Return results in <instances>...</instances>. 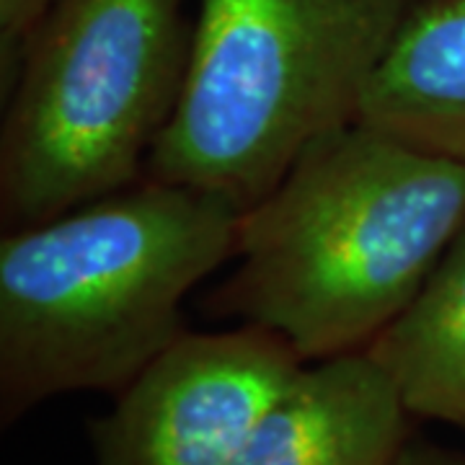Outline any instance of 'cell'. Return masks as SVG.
<instances>
[{
  "mask_svg": "<svg viewBox=\"0 0 465 465\" xmlns=\"http://www.w3.org/2000/svg\"><path fill=\"white\" fill-rule=\"evenodd\" d=\"M463 231L465 163L351 122L241 213L238 266L204 302L302 362L365 351Z\"/></svg>",
  "mask_w": 465,
  "mask_h": 465,
  "instance_id": "obj_1",
  "label": "cell"
},
{
  "mask_svg": "<svg viewBox=\"0 0 465 465\" xmlns=\"http://www.w3.org/2000/svg\"><path fill=\"white\" fill-rule=\"evenodd\" d=\"M231 200L143 176L0 241V424L116 396L186 333L183 300L235 256Z\"/></svg>",
  "mask_w": 465,
  "mask_h": 465,
  "instance_id": "obj_2",
  "label": "cell"
},
{
  "mask_svg": "<svg viewBox=\"0 0 465 465\" xmlns=\"http://www.w3.org/2000/svg\"><path fill=\"white\" fill-rule=\"evenodd\" d=\"M416 0H200L176 114L145 176L241 213L323 134L357 122Z\"/></svg>",
  "mask_w": 465,
  "mask_h": 465,
  "instance_id": "obj_3",
  "label": "cell"
},
{
  "mask_svg": "<svg viewBox=\"0 0 465 465\" xmlns=\"http://www.w3.org/2000/svg\"><path fill=\"white\" fill-rule=\"evenodd\" d=\"M192 39L186 0H52L3 91V232L145 176L182 101Z\"/></svg>",
  "mask_w": 465,
  "mask_h": 465,
  "instance_id": "obj_4",
  "label": "cell"
},
{
  "mask_svg": "<svg viewBox=\"0 0 465 465\" xmlns=\"http://www.w3.org/2000/svg\"><path fill=\"white\" fill-rule=\"evenodd\" d=\"M302 365L262 326L186 331L88 421L91 465H228Z\"/></svg>",
  "mask_w": 465,
  "mask_h": 465,
  "instance_id": "obj_5",
  "label": "cell"
},
{
  "mask_svg": "<svg viewBox=\"0 0 465 465\" xmlns=\"http://www.w3.org/2000/svg\"><path fill=\"white\" fill-rule=\"evenodd\" d=\"M414 416L367 351L305 362L228 465H396Z\"/></svg>",
  "mask_w": 465,
  "mask_h": 465,
  "instance_id": "obj_6",
  "label": "cell"
},
{
  "mask_svg": "<svg viewBox=\"0 0 465 465\" xmlns=\"http://www.w3.org/2000/svg\"><path fill=\"white\" fill-rule=\"evenodd\" d=\"M357 122L465 163V0H416Z\"/></svg>",
  "mask_w": 465,
  "mask_h": 465,
  "instance_id": "obj_7",
  "label": "cell"
},
{
  "mask_svg": "<svg viewBox=\"0 0 465 465\" xmlns=\"http://www.w3.org/2000/svg\"><path fill=\"white\" fill-rule=\"evenodd\" d=\"M365 351L414 419L465 432V231Z\"/></svg>",
  "mask_w": 465,
  "mask_h": 465,
  "instance_id": "obj_8",
  "label": "cell"
},
{
  "mask_svg": "<svg viewBox=\"0 0 465 465\" xmlns=\"http://www.w3.org/2000/svg\"><path fill=\"white\" fill-rule=\"evenodd\" d=\"M52 0H0V73L3 91L14 81L21 50Z\"/></svg>",
  "mask_w": 465,
  "mask_h": 465,
  "instance_id": "obj_9",
  "label": "cell"
},
{
  "mask_svg": "<svg viewBox=\"0 0 465 465\" xmlns=\"http://www.w3.org/2000/svg\"><path fill=\"white\" fill-rule=\"evenodd\" d=\"M396 465H465V455L458 450L442 448L437 442L421 440L414 434L401 452Z\"/></svg>",
  "mask_w": 465,
  "mask_h": 465,
  "instance_id": "obj_10",
  "label": "cell"
}]
</instances>
